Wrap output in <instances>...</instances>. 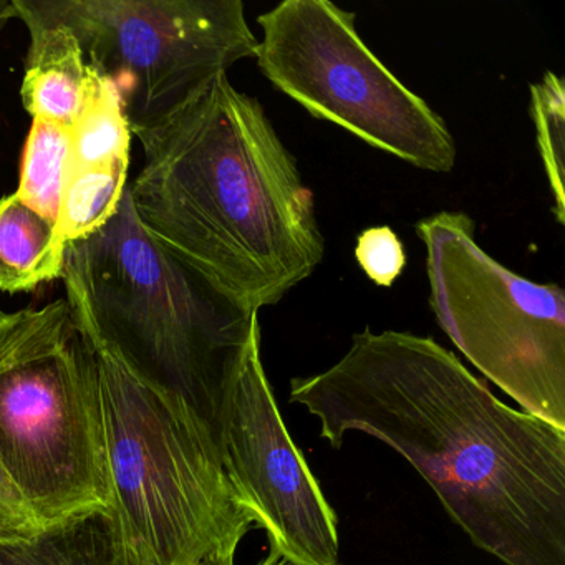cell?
<instances>
[{
	"label": "cell",
	"instance_id": "8fae6325",
	"mask_svg": "<svg viewBox=\"0 0 565 565\" xmlns=\"http://www.w3.org/2000/svg\"><path fill=\"white\" fill-rule=\"evenodd\" d=\"M65 250L57 226L18 194L0 200V290L29 292L61 279Z\"/></svg>",
	"mask_w": 565,
	"mask_h": 565
},
{
	"label": "cell",
	"instance_id": "e0dca14e",
	"mask_svg": "<svg viewBox=\"0 0 565 565\" xmlns=\"http://www.w3.org/2000/svg\"><path fill=\"white\" fill-rule=\"evenodd\" d=\"M355 259L360 269L379 287H392L406 267L402 241L390 226H375L356 237Z\"/></svg>",
	"mask_w": 565,
	"mask_h": 565
},
{
	"label": "cell",
	"instance_id": "5b68a950",
	"mask_svg": "<svg viewBox=\"0 0 565 565\" xmlns=\"http://www.w3.org/2000/svg\"><path fill=\"white\" fill-rule=\"evenodd\" d=\"M0 465L45 527L110 514L94 352L67 299L0 317Z\"/></svg>",
	"mask_w": 565,
	"mask_h": 565
},
{
	"label": "cell",
	"instance_id": "7a4b0ae2",
	"mask_svg": "<svg viewBox=\"0 0 565 565\" xmlns=\"http://www.w3.org/2000/svg\"><path fill=\"white\" fill-rule=\"evenodd\" d=\"M130 190L141 226L259 312L326 256L312 191L256 98L226 72L148 127Z\"/></svg>",
	"mask_w": 565,
	"mask_h": 565
},
{
	"label": "cell",
	"instance_id": "277c9868",
	"mask_svg": "<svg viewBox=\"0 0 565 565\" xmlns=\"http://www.w3.org/2000/svg\"><path fill=\"white\" fill-rule=\"evenodd\" d=\"M77 323L94 352L110 519L127 565H200L237 552L263 525L234 488L207 426Z\"/></svg>",
	"mask_w": 565,
	"mask_h": 565
},
{
	"label": "cell",
	"instance_id": "52a82bcc",
	"mask_svg": "<svg viewBox=\"0 0 565 565\" xmlns=\"http://www.w3.org/2000/svg\"><path fill=\"white\" fill-rule=\"evenodd\" d=\"M330 0H284L257 18L260 74L317 120L429 173H449L458 148L446 121L403 85Z\"/></svg>",
	"mask_w": 565,
	"mask_h": 565
},
{
	"label": "cell",
	"instance_id": "6da1fadb",
	"mask_svg": "<svg viewBox=\"0 0 565 565\" xmlns=\"http://www.w3.org/2000/svg\"><path fill=\"white\" fill-rule=\"evenodd\" d=\"M290 402L342 448L365 433L403 456L472 544L504 565H565V431L502 403L429 337H352Z\"/></svg>",
	"mask_w": 565,
	"mask_h": 565
},
{
	"label": "cell",
	"instance_id": "ac0fdd59",
	"mask_svg": "<svg viewBox=\"0 0 565 565\" xmlns=\"http://www.w3.org/2000/svg\"><path fill=\"white\" fill-rule=\"evenodd\" d=\"M45 529L0 465V545L31 541Z\"/></svg>",
	"mask_w": 565,
	"mask_h": 565
},
{
	"label": "cell",
	"instance_id": "9c48e42d",
	"mask_svg": "<svg viewBox=\"0 0 565 565\" xmlns=\"http://www.w3.org/2000/svg\"><path fill=\"white\" fill-rule=\"evenodd\" d=\"M227 476L269 547L296 565H340L339 522L277 408L254 337L220 426Z\"/></svg>",
	"mask_w": 565,
	"mask_h": 565
},
{
	"label": "cell",
	"instance_id": "2e32d148",
	"mask_svg": "<svg viewBox=\"0 0 565 565\" xmlns=\"http://www.w3.org/2000/svg\"><path fill=\"white\" fill-rule=\"evenodd\" d=\"M531 115L537 150L552 193V213L565 224V85L554 72H545L531 85Z\"/></svg>",
	"mask_w": 565,
	"mask_h": 565
},
{
	"label": "cell",
	"instance_id": "30bf717a",
	"mask_svg": "<svg viewBox=\"0 0 565 565\" xmlns=\"http://www.w3.org/2000/svg\"><path fill=\"white\" fill-rule=\"evenodd\" d=\"M14 18L28 25L31 47L22 82V104L32 118L71 130L84 108L94 68L71 29L49 0H12Z\"/></svg>",
	"mask_w": 565,
	"mask_h": 565
},
{
	"label": "cell",
	"instance_id": "7c38bea8",
	"mask_svg": "<svg viewBox=\"0 0 565 565\" xmlns=\"http://www.w3.org/2000/svg\"><path fill=\"white\" fill-rule=\"evenodd\" d=\"M0 565H127L108 512L52 525L28 542L0 545Z\"/></svg>",
	"mask_w": 565,
	"mask_h": 565
},
{
	"label": "cell",
	"instance_id": "d6986e66",
	"mask_svg": "<svg viewBox=\"0 0 565 565\" xmlns=\"http://www.w3.org/2000/svg\"><path fill=\"white\" fill-rule=\"evenodd\" d=\"M200 565H237L236 564V552H223V554L213 555V557L206 558L201 562ZM256 565H296L292 562L287 561L286 557L279 554L276 548L269 547L266 557L260 558Z\"/></svg>",
	"mask_w": 565,
	"mask_h": 565
},
{
	"label": "cell",
	"instance_id": "3957f363",
	"mask_svg": "<svg viewBox=\"0 0 565 565\" xmlns=\"http://www.w3.org/2000/svg\"><path fill=\"white\" fill-rule=\"evenodd\" d=\"M62 280L84 323L135 375L183 399L220 448V426L254 337L247 309L154 239L130 190L98 233L65 250Z\"/></svg>",
	"mask_w": 565,
	"mask_h": 565
},
{
	"label": "cell",
	"instance_id": "8992f818",
	"mask_svg": "<svg viewBox=\"0 0 565 565\" xmlns=\"http://www.w3.org/2000/svg\"><path fill=\"white\" fill-rule=\"evenodd\" d=\"M426 249L429 307L456 349L522 412L565 431V294L492 259L469 214L415 226Z\"/></svg>",
	"mask_w": 565,
	"mask_h": 565
},
{
	"label": "cell",
	"instance_id": "4fadbf2b",
	"mask_svg": "<svg viewBox=\"0 0 565 565\" xmlns=\"http://www.w3.org/2000/svg\"><path fill=\"white\" fill-rule=\"evenodd\" d=\"M131 127L110 78L94 71L84 108L71 128L67 173L130 164Z\"/></svg>",
	"mask_w": 565,
	"mask_h": 565
},
{
	"label": "cell",
	"instance_id": "ffe728a7",
	"mask_svg": "<svg viewBox=\"0 0 565 565\" xmlns=\"http://www.w3.org/2000/svg\"><path fill=\"white\" fill-rule=\"evenodd\" d=\"M14 19V8L12 0H0V31H4L8 22Z\"/></svg>",
	"mask_w": 565,
	"mask_h": 565
},
{
	"label": "cell",
	"instance_id": "ba28073f",
	"mask_svg": "<svg viewBox=\"0 0 565 565\" xmlns=\"http://www.w3.org/2000/svg\"><path fill=\"white\" fill-rule=\"evenodd\" d=\"M134 128L148 127L234 64L257 39L241 0H49Z\"/></svg>",
	"mask_w": 565,
	"mask_h": 565
},
{
	"label": "cell",
	"instance_id": "5bb4252c",
	"mask_svg": "<svg viewBox=\"0 0 565 565\" xmlns=\"http://www.w3.org/2000/svg\"><path fill=\"white\" fill-rule=\"evenodd\" d=\"M127 177L128 164L67 173L57 220L65 246L94 236L117 214L127 191Z\"/></svg>",
	"mask_w": 565,
	"mask_h": 565
},
{
	"label": "cell",
	"instance_id": "9a60e30c",
	"mask_svg": "<svg viewBox=\"0 0 565 565\" xmlns=\"http://www.w3.org/2000/svg\"><path fill=\"white\" fill-rule=\"evenodd\" d=\"M71 158V130L47 120L32 121L15 191L29 206L57 226L62 188Z\"/></svg>",
	"mask_w": 565,
	"mask_h": 565
},
{
	"label": "cell",
	"instance_id": "44dd1931",
	"mask_svg": "<svg viewBox=\"0 0 565 565\" xmlns=\"http://www.w3.org/2000/svg\"><path fill=\"white\" fill-rule=\"evenodd\" d=\"M2 313H4V312H2V310H0V317H2Z\"/></svg>",
	"mask_w": 565,
	"mask_h": 565
}]
</instances>
